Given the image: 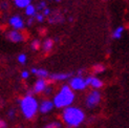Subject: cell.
<instances>
[{
	"mask_svg": "<svg viewBox=\"0 0 129 128\" xmlns=\"http://www.w3.org/2000/svg\"><path fill=\"white\" fill-rule=\"evenodd\" d=\"M62 121L67 127L77 128L85 121V113L79 107L68 106L63 108Z\"/></svg>",
	"mask_w": 129,
	"mask_h": 128,
	"instance_id": "obj_1",
	"label": "cell"
},
{
	"mask_svg": "<svg viewBox=\"0 0 129 128\" xmlns=\"http://www.w3.org/2000/svg\"><path fill=\"white\" fill-rule=\"evenodd\" d=\"M19 106L23 117L26 120H33L38 113L39 102L34 97V94H25L19 99Z\"/></svg>",
	"mask_w": 129,
	"mask_h": 128,
	"instance_id": "obj_2",
	"label": "cell"
},
{
	"mask_svg": "<svg viewBox=\"0 0 129 128\" xmlns=\"http://www.w3.org/2000/svg\"><path fill=\"white\" fill-rule=\"evenodd\" d=\"M76 99L75 91L68 85H63L60 90H58L55 94L53 104L56 108H65L68 106H72L74 101Z\"/></svg>",
	"mask_w": 129,
	"mask_h": 128,
	"instance_id": "obj_3",
	"label": "cell"
},
{
	"mask_svg": "<svg viewBox=\"0 0 129 128\" xmlns=\"http://www.w3.org/2000/svg\"><path fill=\"white\" fill-rule=\"evenodd\" d=\"M102 100V94L100 91H98L96 89H93L90 92H88V94L86 95V99H85V105L87 108L89 109H92V108L96 107L100 102Z\"/></svg>",
	"mask_w": 129,
	"mask_h": 128,
	"instance_id": "obj_4",
	"label": "cell"
},
{
	"mask_svg": "<svg viewBox=\"0 0 129 128\" xmlns=\"http://www.w3.org/2000/svg\"><path fill=\"white\" fill-rule=\"evenodd\" d=\"M68 86L72 88L74 91L84 90V89L87 87L86 82H85V78L83 76H75V77H72V78L69 79V85Z\"/></svg>",
	"mask_w": 129,
	"mask_h": 128,
	"instance_id": "obj_5",
	"label": "cell"
},
{
	"mask_svg": "<svg viewBox=\"0 0 129 128\" xmlns=\"http://www.w3.org/2000/svg\"><path fill=\"white\" fill-rule=\"evenodd\" d=\"M48 81H46V79H37V81L35 82V84L33 85L31 89L28 91V94H40L43 93L45 87L48 85Z\"/></svg>",
	"mask_w": 129,
	"mask_h": 128,
	"instance_id": "obj_6",
	"label": "cell"
},
{
	"mask_svg": "<svg viewBox=\"0 0 129 128\" xmlns=\"http://www.w3.org/2000/svg\"><path fill=\"white\" fill-rule=\"evenodd\" d=\"M6 38L14 42V43H19V42H23L25 39H26V37H25V35L23 33H21L20 30H10L8 34H6Z\"/></svg>",
	"mask_w": 129,
	"mask_h": 128,
	"instance_id": "obj_7",
	"label": "cell"
},
{
	"mask_svg": "<svg viewBox=\"0 0 129 128\" xmlns=\"http://www.w3.org/2000/svg\"><path fill=\"white\" fill-rule=\"evenodd\" d=\"M85 82H86L87 87L90 86L93 89H96V90L102 88L103 85H104V83H103V81L100 78H98V77H92V76H87L85 78Z\"/></svg>",
	"mask_w": 129,
	"mask_h": 128,
	"instance_id": "obj_8",
	"label": "cell"
},
{
	"mask_svg": "<svg viewBox=\"0 0 129 128\" xmlns=\"http://www.w3.org/2000/svg\"><path fill=\"white\" fill-rule=\"evenodd\" d=\"M54 108L53 101H50L48 99H44L39 103V107H38V112H40L42 114H46L50 112Z\"/></svg>",
	"mask_w": 129,
	"mask_h": 128,
	"instance_id": "obj_9",
	"label": "cell"
},
{
	"mask_svg": "<svg viewBox=\"0 0 129 128\" xmlns=\"http://www.w3.org/2000/svg\"><path fill=\"white\" fill-rule=\"evenodd\" d=\"M9 23H10L11 26L13 28H15L16 30L23 29V27H24V21L19 15H15V16L11 17L10 20H9Z\"/></svg>",
	"mask_w": 129,
	"mask_h": 128,
	"instance_id": "obj_10",
	"label": "cell"
},
{
	"mask_svg": "<svg viewBox=\"0 0 129 128\" xmlns=\"http://www.w3.org/2000/svg\"><path fill=\"white\" fill-rule=\"evenodd\" d=\"M73 77V73H59V74H51L48 76L49 82H58V81H64L69 80Z\"/></svg>",
	"mask_w": 129,
	"mask_h": 128,
	"instance_id": "obj_11",
	"label": "cell"
},
{
	"mask_svg": "<svg viewBox=\"0 0 129 128\" xmlns=\"http://www.w3.org/2000/svg\"><path fill=\"white\" fill-rule=\"evenodd\" d=\"M48 22L51 24H58V23H63L64 22V17L59 12H50L48 16Z\"/></svg>",
	"mask_w": 129,
	"mask_h": 128,
	"instance_id": "obj_12",
	"label": "cell"
},
{
	"mask_svg": "<svg viewBox=\"0 0 129 128\" xmlns=\"http://www.w3.org/2000/svg\"><path fill=\"white\" fill-rule=\"evenodd\" d=\"M30 73L35 75L38 79H47L48 76H49V73L47 69L45 68H37V67H33L30 69Z\"/></svg>",
	"mask_w": 129,
	"mask_h": 128,
	"instance_id": "obj_13",
	"label": "cell"
},
{
	"mask_svg": "<svg viewBox=\"0 0 129 128\" xmlns=\"http://www.w3.org/2000/svg\"><path fill=\"white\" fill-rule=\"evenodd\" d=\"M54 45H55V42H54L53 39H46V40H45L41 44V47L43 49V52L47 54V53H50L51 52V49H53Z\"/></svg>",
	"mask_w": 129,
	"mask_h": 128,
	"instance_id": "obj_14",
	"label": "cell"
},
{
	"mask_svg": "<svg viewBox=\"0 0 129 128\" xmlns=\"http://www.w3.org/2000/svg\"><path fill=\"white\" fill-rule=\"evenodd\" d=\"M37 13V10H36V6H34L33 4H29L25 8V15L28 16V17H34Z\"/></svg>",
	"mask_w": 129,
	"mask_h": 128,
	"instance_id": "obj_15",
	"label": "cell"
},
{
	"mask_svg": "<svg viewBox=\"0 0 129 128\" xmlns=\"http://www.w3.org/2000/svg\"><path fill=\"white\" fill-rule=\"evenodd\" d=\"M14 2L16 4V6H18V8H20V9H23L30 4L31 0H14Z\"/></svg>",
	"mask_w": 129,
	"mask_h": 128,
	"instance_id": "obj_16",
	"label": "cell"
},
{
	"mask_svg": "<svg viewBox=\"0 0 129 128\" xmlns=\"http://www.w3.org/2000/svg\"><path fill=\"white\" fill-rule=\"evenodd\" d=\"M106 70V67L103 65V64H95L92 66V72L94 74H102Z\"/></svg>",
	"mask_w": 129,
	"mask_h": 128,
	"instance_id": "obj_17",
	"label": "cell"
},
{
	"mask_svg": "<svg viewBox=\"0 0 129 128\" xmlns=\"http://www.w3.org/2000/svg\"><path fill=\"white\" fill-rule=\"evenodd\" d=\"M123 31H124V26H119L114 29L113 34H112V37L114 38V39H120V38L122 37V35H123Z\"/></svg>",
	"mask_w": 129,
	"mask_h": 128,
	"instance_id": "obj_18",
	"label": "cell"
},
{
	"mask_svg": "<svg viewBox=\"0 0 129 128\" xmlns=\"http://www.w3.org/2000/svg\"><path fill=\"white\" fill-rule=\"evenodd\" d=\"M43 128H62V124L59 121H54V122H50L48 124H46Z\"/></svg>",
	"mask_w": 129,
	"mask_h": 128,
	"instance_id": "obj_19",
	"label": "cell"
},
{
	"mask_svg": "<svg viewBox=\"0 0 129 128\" xmlns=\"http://www.w3.org/2000/svg\"><path fill=\"white\" fill-rule=\"evenodd\" d=\"M30 47H31V49H34V50H39L40 47H41V42H40V40L35 39L33 42H31Z\"/></svg>",
	"mask_w": 129,
	"mask_h": 128,
	"instance_id": "obj_20",
	"label": "cell"
},
{
	"mask_svg": "<svg viewBox=\"0 0 129 128\" xmlns=\"http://www.w3.org/2000/svg\"><path fill=\"white\" fill-rule=\"evenodd\" d=\"M17 60H18V62L20 64H25V63H26V61H27V57H26V55H25V54H20L17 57Z\"/></svg>",
	"mask_w": 129,
	"mask_h": 128,
	"instance_id": "obj_21",
	"label": "cell"
},
{
	"mask_svg": "<svg viewBox=\"0 0 129 128\" xmlns=\"http://www.w3.org/2000/svg\"><path fill=\"white\" fill-rule=\"evenodd\" d=\"M45 8H47V6H46V2H45V1H41V2H39V4L36 6V10L39 11V12H41V11H43Z\"/></svg>",
	"mask_w": 129,
	"mask_h": 128,
	"instance_id": "obj_22",
	"label": "cell"
},
{
	"mask_svg": "<svg viewBox=\"0 0 129 128\" xmlns=\"http://www.w3.org/2000/svg\"><path fill=\"white\" fill-rule=\"evenodd\" d=\"M8 117L10 120H14L16 118V110L14 109V108H11V109L9 110L8 112Z\"/></svg>",
	"mask_w": 129,
	"mask_h": 128,
	"instance_id": "obj_23",
	"label": "cell"
},
{
	"mask_svg": "<svg viewBox=\"0 0 129 128\" xmlns=\"http://www.w3.org/2000/svg\"><path fill=\"white\" fill-rule=\"evenodd\" d=\"M51 92H53V87H51V86L48 84L46 87H45L43 93H44L45 95H50V94H51Z\"/></svg>",
	"mask_w": 129,
	"mask_h": 128,
	"instance_id": "obj_24",
	"label": "cell"
},
{
	"mask_svg": "<svg viewBox=\"0 0 129 128\" xmlns=\"http://www.w3.org/2000/svg\"><path fill=\"white\" fill-rule=\"evenodd\" d=\"M35 17V19H36V20L38 21V22H43V20H44V16L41 14V13H36V15L34 16Z\"/></svg>",
	"mask_w": 129,
	"mask_h": 128,
	"instance_id": "obj_25",
	"label": "cell"
},
{
	"mask_svg": "<svg viewBox=\"0 0 129 128\" xmlns=\"http://www.w3.org/2000/svg\"><path fill=\"white\" fill-rule=\"evenodd\" d=\"M21 78L22 79H28L29 78V72L28 70H23L21 73Z\"/></svg>",
	"mask_w": 129,
	"mask_h": 128,
	"instance_id": "obj_26",
	"label": "cell"
},
{
	"mask_svg": "<svg viewBox=\"0 0 129 128\" xmlns=\"http://www.w3.org/2000/svg\"><path fill=\"white\" fill-rule=\"evenodd\" d=\"M0 8H1V10H3V11H6L9 9V3L6 1H2L0 3Z\"/></svg>",
	"mask_w": 129,
	"mask_h": 128,
	"instance_id": "obj_27",
	"label": "cell"
},
{
	"mask_svg": "<svg viewBox=\"0 0 129 128\" xmlns=\"http://www.w3.org/2000/svg\"><path fill=\"white\" fill-rule=\"evenodd\" d=\"M50 12H51V11H50L48 8H45V9L42 11L41 14H42L44 17H48V16H49V14H50Z\"/></svg>",
	"mask_w": 129,
	"mask_h": 128,
	"instance_id": "obj_28",
	"label": "cell"
},
{
	"mask_svg": "<svg viewBox=\"0 0 129 128\" xmlns=\"http://www.w3.org/2000/svg\"><path fill=\"white\" fill-rule=\"evenodd\" d=\"M6 126H8V124H6L5 121L0 119V128H6Z\"/></svg>",
	"mask_w": 129,
	"mask_h": 128,
	"instance_id": "obj_29",
	"label": "cell"
},
{
	"mask_svg": "<svg viewBox=\"0 0 129 128\" xmlns=\"http://www.w3.org/2000/svg\"><path fill=\"white\" fill-rule=\"evenodd\" d=\"M33 22H34V17H29L28 20H27V24L28 25H31V24H33Z\"/></svg>",
	"mask_w": 129,
	"mask_h": 128,
	"instance_id": "obj_30",
	"label": "cell"
},
{
	"mask_svg": "<svg viewBox=\"0 0 129 128\" xmlns=\"http://www.w3.org/2000/svg\"><path fill=\"white\" fill-rule=\"evenodd\" d=\"M56 1H57V2H60V1H61V0H56Z\"/></svg>",
	"mask_w": 129,
	"mask_h": 128,
	"instance_id": "obj_31",
	"label": "cell"
}]
</instances>
